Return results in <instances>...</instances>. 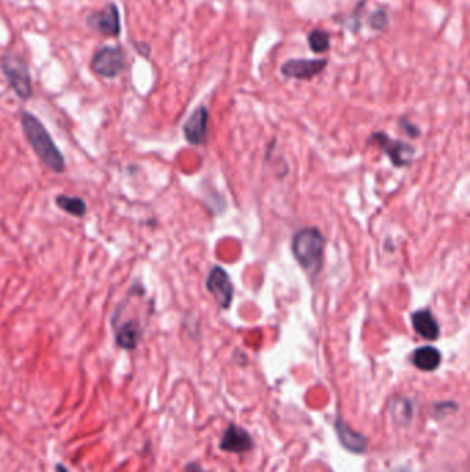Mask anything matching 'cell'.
I'll list each match as a JSON object with an SVG mask.
<instances>
[{
	"mask_svg": "<svg viewBox=\"0 0 470 472\" xmlns=\"http://www.w3.org/2000/svg\"><path fill=\"white\" fill-rule=\"evenodd\" d=\"M368 24H370V27L374 31H384L388 27V24H389V17H388L387 10L380 8V10L374 11L371 14V17H370Z\"/></svg>",
	"mask_w": 470,
	"mask_h": 472,
	"instance_id": "17",
	"label": "cell"
},
{
	"mask_svg": "<svg viewBox=\"0 0 470 472\" xmlns=\"http://www.w3.org/2000/svg\"><path fill=\"white\" fill-rule=\"evenodd\" d=\"M22 133L46 167L54 173H64L67 169L64 154L54 143L51 134L39 119L31 112L22 111L20 115Z\"/></svg>",
	"mask_w": 470,
	"mask_h": 472,
	"instance_id": "1",
	"label": "cell"
},
{
	"mask_svg": "<svg viewBox=\"0 0 470 472\" xmlns=\"http://www.w3.org/2000/svg\"><path fill=\"white\" fill-rule=\"evenodd\" d=\"M90 65L102 78H116L124 70V53L119 47L105 46L95 53Z\"/></svg>",
	"mask_w": 470,
	"mask_h": 472,
	"instance_id": "4",
	"label": "cell"
},
{
	"mask_svg": "<svg viewBox=\"0 0 470 472\" xmlns=\"http://www.w3.org/2000/svg\"><path fill=\"white\" fill-rule=\"evenodd\" d=\"M412 327L418 336L425 340L434 341L440 337V326L431 310H418L411 315Z\"/></svg>",
	"mask_w": 470,
	"mask_h": 472,
	"instance_id": "12",
	"label": "cell"
},
{
	"mask_svg": "<svg viewBox=\"0 0 470 472\" xmlns=\"http://www.w3.org/2000/svg\"><path fill=\"white\" fill-rule=\"evenodd\" d=\"M54 472H71L68 470V467L62 463H57L55 467H54Z\"/></svg>",
	"mask_w": 470,
	"mask_h": 472,
	"instance_id": "20",
	"label": "cell"
},
{
	"mask_svg": "<svg viewBox=\"0 0 470 472\" xmlns=\"http://www.w3.org/2000/svg\"><path fill=\"white\" fill-rule=\"evenodd\" d=\"M55 204L65 213L72 217L81 218L87 213V204L80 197H69V195H57Z\"/></svg>",
	"mask_w": 470,
	"mask_h": 472,
	"instance_id": "15",
	"label": "cell"
},
{
	"mask_svg": "<svg viewBox=\"0 0 470 472\" xmlns=\"http://www.w3.org/2000/svg\"><path fill=\"white\" fill-rule=\"evenodd\" d=\"M1 70L14 93L21 100H29L34 94L32 80L24 60L15 54H6L1 58Z\"/></svg>",
	"mask_w": 470,
	"mask_h": 472,
	"instance_id": "3",
	"label": "cell"
},
{
	"mask_svg": "<svg viewBox=\"0 0 470 472\" xmlns=\"http://www.w3.org/2000/svg\"><path fill=\"white\" fill-rule=\"evenodd\" d=\"M0 436H1V428H0Z\"/></svg>",
	"mask_w": 470,
	"mask_h": 472,
	"instance_id": "21",
	"label": "cell"
},
{
	"mask_svg": "<svg viewBox=\"0 0 470 472\" xmlns=\"http://www.w3.org/2000/svg\"><path fill=\"white\" fill-rule=\"evenodd\" d=\"M185 472H206L197 463H191V464H188L187 466V468H185Z\"/></svg>",
	"mask_w": 470,
	"mask_h": 472,
	"instance_id": "19",
	"label": "cell"
},
{
	"mask_svg": "<svg viewBox=\"0 0 470 472\" xmlns=\"http://www.w3.org/2000/svg\"><path fill=\"white\" fill-rule=\"evenodd\" d=\"M412 365L422 372H433L441 363V354L437 348L431 346H425L415 350L411 356Z\"/></svg>",
	"mask_w": 470,
	"mask_h": 472,
	"instance_id": "14",
	"label": "cell"
},
{
	"mask_svg": "<svg viewBox=\"0 0 470 472\" xmlns=\"http://www.w3.org/2000/svg\"><path fill=\"white\" fill-rule=\"evenodd\" d=\"M325 239L321 232L314 228H302L293 236L291 249L298 264L309 274L316 275L323 266Z\"/></svg>",
	"mask_w": 470,
	"mask_h": 472,
	"instance_id": "2",
	"label": "cell"
},
{
	"mask_svg": "<svg viewBox=\"0 0 470 472\" xmlns=\"http://www.w3.org/2000/svg\"><path fill=\"white\" fill-rule=\"evenodd\" d=\"M115 332V344L124 351H134L142 340L144 327L137 319H126L112 323Z\"/></svg>",
	"mask_w": 470,
	"mask_h": 472,
	"instance_id": "8",
	"label": "cell"
},
{
	"mask_svg": "<svg viewBox=\"0 0 470 472\" xmlns=\"http://www.w3.org/2000/svg\"><path fill=\"white\" fill-rule=\"evenodd\" d=\"M327 64V60H290L281 65V74L287 78L311 80L321 74Z\"/></svg>",
	"mask_w": 470,
	"mask_h": 472,
	"instance_id": "9",
	"label": "cell"
},
{
	"mask_svg": "<svg viewBox=\"0 0 470 472\" xmlns=\"http://www.w3.org/2000/svg\"><path fill=\"white\" fill-rule=\"evenodd\" d=\"M206 286L220 308L228 310L231 307L235 296V289L229 275L225 273L224 268L214 267L207 277Z\"/></svg>",
	"mask_w": 470,
	"mask_h": 472,
	"instance_id": "6",
	"label": "cell"
},
{
	"mask_svg": "<svg viewBox=\"0 0 470 472\" xmlns=\"http://www.w3.org/2000/svg\"><path fill=\"white\" fill-rule=\"evenodd\" d=\"M370 143L375 144L381 151H384L392 162L396 167H403L407 166L412 157L415 155L414 147L400 141V140H392L387 133L378 131L374 133L370 140Z\"/></svg>",
	"mask_w": 470,
	"mask_h": 472,
	"instance_id": "5",
	"label": "cell"
},
{
	"mask_svg": "<svg viewBox=\"0 0 470 472\" xmlns=\"http://www.w3.org/2000/svg\"><path fill=\"white\" fill-rule=\"evenodd\" d=\"M184 136L192 145H201L206 141L208 130V110L199 107L184 124Z\"/></svg>",
	"mask_w": 470,
	"mask_h": 472,
	"instance_id": "10",
	"label": "cell"
},
{
	"mask_svg": "<svg viewBox=\"0 0 470 472\" xmlns=\"http://www.w3.org/2000/svg\"><path fill=\"white\" fill-rule=\"evenodd\" d=\"M398 124H400V129L404 130V133L408 134V136L412 137V138H415V137H418V136L421 134L419 129H418L415 124H412L411 122H408L407 119H400Z\"/></svg>",
	"mask_w": 470,
	"mask_h": 472,
	"instance_id": "18",
	"label": "cell"
},
{
	"mask_svg": "<svg viewBox=\"0 0 470 472\" xmlns=\"http://www.w3.org/2000/svg\"><path fill=\"white\" fill-rule=\"evenodd\" d=\"M87 24L105 37H118L121 31L118 7L114 3L107 4L102 10L87 17Z\"/></svg>",
	"mask_w": 470,
	"mask_h": 472,
	"instance_id": "7",
	"label": "cell"
},
{
	"mask_svg": "<svg viewBox=\"0 0 470 472\" xmlns=\"http://www.w3.org/2000/svg\"><path fill=\"white\" fill-rule=\"evenodd\" d=\"M337 433L341 443L353 453H363L367 449V438L363 433H356L342 419H337Z\"/></svg>",
	"mask_w": 470,
	"mask_h": 472,
	"instance_id": "13",
	"label": "cell"
},
{
	"mask_svg": "<svg viewBox=\"0 0 470 472\" xmlns=\"http://www.w3.org/2000/svg\"><path fill=\"white\" fill-rule=\"evenodd\" d=\"M253 439L251 435L237 427L235 424H229L221 439V449L229 453H246L253 449Z\"/></svg>",
	"mask_w": 470,
	"mask_h": 472,
	"instance_id": "11",
	"label": "cell"
},
{
	"mask_svg": "<svg viewBox=\"0 0 470 472\" xmlns=\"http://www.w3.org/2000/svg\"><path fill=\"white\" fill-rule=\"evenodd\" d=\"M309 47L316 54H321L330 50V34L323 29H314L309 37Z\"/></svg>",
	"mask_w": 470,
	"mask_h": 472,
	"instance_id": "16",
	"label": "cell"
}]
</instances>
